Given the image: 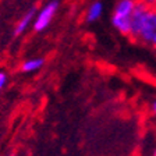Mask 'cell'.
I'll list each match as a JSON object with an SVG mask.
<instances>
[{
  "label": "cell",
  "mask_w": 156,
  "mask_h": 156,
  "mask_svg": "<svg viewBox=\"0 0 156 156\" xmlns=\"http://www.w3.org/2000/svg\"><path fill=\"white\" fill-rule=\"evenodd\" d=\"M136 41L144 43V45L156 48V7L149 9L145 20H144L142 28H141Z\"/></svg>",
  "instance_id": "obj_1"
},
{
  "label": "cell",
  "mask_w": 156,
  "mask_h": 156,
  "mask_svg": "<svg viewBox=\"0 0 156 156\" xmlns=\"http://www.w3.org/2000/svg\"><path fill=\"white\" fill-rule=\"evenodd\" d=\"M149 11V7H146L145 4H142L141 2L136 0V6L134 9L133 14H131V24H130V35L134 41H136L138 35H140V31L142 28L144 20H145L146 14Z\"/></svg>",
  "instance_id": "obj_2"
},
{
  "label": "cell",
  "mask_w": 156,
  "mask_h": 156,
  "mask_svg": "<svg viewBox=\"0 0 156 156\" xmlns=\"http://www.w3.org/2000/svg\"><path fill=\"white\" fill-rule=\"evenodd\" d=\"M57 7H58V3L56 0H53V2L46 4V6L42 9V11L38 14V17H36L35 24H34V29L38 31V32L43 31V29L50 24V21L53 20L55 13L57 11Z\"/></svg>",
  "instance_id": "obj_3"
},
{
  "label": "cell",
  "mask_w": 156,
  "mask_h": 156,
  "mask_svg": "<svg viewBox=\"0 0 156 156\" xmlns=\"http://www.w3.org/2000/svg\"><path fill=\"white\" fill-rule=\"evenodd\" d=\"M135 6H136V0H119L116 7H114L113 14H116V16L131 17Z\"/></svg>",
  "instance_id": "obj_4"
},
{
  "label": "cell",
  "mask_w": 156,
  "mask_h": 156,
  "mask_svg": "<svg viewBox=\"0 0 156 156\" xmlns=\"http://www.w3.org/2000/svg\"><path fill=\"white\" fill-rule=\"evenodd\" d=\"M112 24H113V27L120 34H123V35H130L131 17L116 16V14H113V17H112Z\"/></svg>",
  "instance_id": "obj_5"
},
{
  "label": "cell",
  "mask_w": 156,
  "mask_h": 156,
  "mask_svg": "<svg viewBox=\"0 0 156 156\" xmlns=\"http://www.w3.org/2000/svg\"><path fill=\"white\" fill-rule=\"evenodd\" d=\"M35 13H36V7H31V9L27 11L25 16H24L23 18L20 20V23L17 24L16 29H14V35L18 36V35H21V34L25 31L27 27H28V24L32 21V18H34V16H35Z\"/></svg>",
  "instance_id": "obj_6"
},
{
  "label": "cell",
  "mask_w": 156,
  "mask_h": 156,
  "mask_svg": "<svg viewBox=\"0 0 156 156\" xmlns=\"http://www.w3.org/2000/svg\"><path fill=\"white\" fill-rule=\"evenodd\" d=\"M102 11H103V4H102L101 2H95V3L91 4V7L88 9L87 21L88 23H94V21L99 20V17L102 16Z\"/></svg>",
  "instance_id": "obj_7"
},
{
  "label": "cell",
  "mask_w": 156,
  "mask_h": 156,
  "mask_svg": "<svg viewBox=\"0 0 156 156\" xmlns=\"http://www.w3.org/2000/svg\"><path fill=\"white\" fill-rule=\"evenodd\" d=\"M43 63H45L43 58H31V60H27V62L24 63L23 67H21V70H23L24 73L36 71V70H39V68L42 67Z\"/></svg>",
  "instance_id": "obj_8"
},
{
  "label": "cell",
  "mask_w": 156,
  "mask_h": 156,
  "mask_svg": "<svg viewBox=\"0 0 156 156\" xmlns=\"http://www.w3.org/2000/svg\"><path fill=\"white\" fill-rule=\"evenodd\" d=\"M6 82H7V74L3 71V70H0V91L4 88Z\"/></svg>",
  "instance_id": "obj_9"
},
{
  "label": "cell",
  "mask_w": 156,
  "mask_h": 156,
  "mask_svg": "<svg viewBox=\"0 0 156 156\" xmlns=\"http://www.w3.org/2000/svg\"><path fill=\"white\" fill-rule=\"evenodd\" d=\"M141 2L142 4H145L146 7H149V9H155L156 7V0H138Z\"/></svg>",
  "instance_id": "obj_10"
},
{
  "label": "cell",
  "mask_w": 156,
  "mask_h": 156,
  "mask_svg": "<svg viewBox=\"0 0 156 156\" xmlns=\"http://www.w3.org/2000/svg\"><path fill=\"white\" fill-rule=\"evenodd\" d=\"M152 112H153V113L156 114V99H155V101L152 102Z\"/></svg>",
  "instance_id": "obj_11"
},
{
  "label": "cell",
  "mask_w": 156,
  "mask_h": 156,
  "mask_svg": "<svg viewBox=\"0 0 156 156\" xmlns=\"http://www.w3.org/2000/svg\"><path fill=\"white\" fill-rule=\"evenodd\" d=\"M153 156H156V151H155V152H153Z\"/></svg>",
  "instance_id": "obj_12"
},
{
  "label": "cell",
  "mask_w": 156,
  "mask_h": 156,
  "mask_svg": "<svg viewBox=\"0 0 156 156\" xmlns=\"http://www.w3.org/2000/svg\"><path fill=\"white\" fill-rule=\"evenodd\" d=\"M10 156H16V155H10Z\"/></svg>",
  "instance_id": "obj_13"
}]
</instances>
